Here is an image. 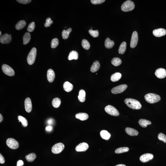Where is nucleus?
<instances>
[{"label": "nucleus", "mask_w": 166, "mask_h": 166, "mask_svg": "<svg viewBox=\"0 0 166 166\" xmlns=\"http://www.w3.org/2000/svg\"><path fill=\"white\" fill-rule=\"evenodd\" d=\"M153 157L154 156L152 154L147 153L141 156L140 158V160L143 163H145L152 159Z\"/></svg>", "instance_id": "nucleus-15"}, {"label": "nucleus", "mask_w": 166, "mask_h": 166, "mask_svg": "<svg viewBox=\"0 0 166 166\" xmlns=\"http://www.w3.org/2000/svg\"><path fill=\"white\" fill-rule=\"evenodd\" d=\"M100 65L99 62L98 61H95L91 67V71L92 73H94L98 71L100 69Z\"/></svg>", "instance_id": "nucleus-19"}, {"label": "nucleus", "mask_w": 166, "mask_h": 166, "mask_svg": "<svg viewBox=\"0 0 166 166\" xmlns=\"http://www.w3.org/2000/svg\"><path fill=\"white\" fill-rule=\"evenodd\" d=\"M36 49L35 47H33L28 54L27 58V61L28 64L29 65H32L34 62L36 55Z\"/></svg>", "instance_id": "nucleus-4"}, {"label": "nucleus", "mask_w": 166, "mask_h": 166, "mask_svg": "<svg viewBox=\"0 0 166 166\" xmlns=\"http://www.w3.org/2000/svg\"><path fill=\"white\" fill-rule=\"evenodd\" d=\"M78 54L77 51H72L69 53L68 59L69 60H77L78 59Z\"/></svg>", "instance_id": "nucleus-23"}, {"label": "nucleus", "mask_w": 166, "mask_h": 166, "mask_svg": "<svg viewBox=\"0 0 166 166\" xmlns=\"http://www.w3.org/2000/svg\"><path fill=\"white\" fill-rule=\"evenodd\" d=\"M36 157V155L34 153H31L25 157L26 159L28 162H32L34 161Z\"/></svg>", "instance_id": "nucleus-32"}, {"label": "nucleus", "mask_w": 166, "mask_h": 166, "mask_svg": "<svg viewBox=\"0 0 166 166\" xmlns=\"http://www.w3.org/2000/svg\"><path fill=\"white\" fill-rule=\"evenodd\" d=\"M105 111L110 115L115 116H117L119 115L118 111L114 106L109 105L105 108Z\"/></svg>", "instance_id": "nucleus-5"}, {"label": "nucleus", "mask_w": 166, "mask_h": 166, "mask_svg": "<svg viewBox=\"0 0 166 166\" xmlns=\"http://www.w3.org/2000/svg\"><path fill=\"white\" fill-rule=\"evenodd\" d=\"M105 0H91V3L94 4H100L105 2Z\"/></svg>", "instance_id": "nucleus-43"}, {"label": "nucleus", "mask_w": 166, "mask_h": 166, "mask_svg": "<svg viewBox=\"0 0 166 166\" xmlns=\"http://www.w3.org/2000/svg\"><path fill=\"white\" fill-rule=\"evenodd\" d=\"M89 33L91 36L94 38H96L98 36L99 32L98 30H90L89 31Z\"/></svg>", "instance_id": "nucleus-39"}, {"label": "nucleus", "mask_w": 166, "mask_h": 166, "mask_svg": "<svg viewBox=\"0 0 166 166\" xmlns=\"http://www.w3.org/2000/svg\"><path fill=\"white\" fill-rule=\"evenodd\" d=\"M24 105L26 111L28 113H30L32 110V105L31 100L29 98L25 99Z\"/></svg>", "instance_id": "nucleus-16"}, {"label": "nucleus", "mask_w": 166, "mask_h": 166, "mask_svg": "<svg viewBox=\"0 0 166 166\" xmlns=\"http://www.w3.org/2000/svg\"><path fill=\"white\" fill-rule=\"evenodd\" d=\"M47 123L50 125L52 124L53 123V120L52 119H49L47 121Z\"/></svg>", "instance_id": "nucleus-48"}, {"label": "nucleus", "mask_w": 166, "mask_h": 166, "mask_svg": "<svg viewBox=\"0 0 166 166\" xmlns=\"http://www.w3.org/2000/svg\"><path fill=\"white\" fill-rule=\"evenodd\" d=\"M135 7V4L132 1L127 0L122 4L121 8L124 12H128L133 10Z\"/></svg>", "instance_id": "nucleus-3"}, {"label": "nucleus", "mask_w": 166, "mask_h": 166, "mask_svg": "<svg viewBox=\"0 0 166 166\" xmlns=\"http://www.w3.org/2000/svg\"><path fill=\"white\" fill-rule=\"evenodd\" d=\"M158 138L160 141H163L165 143H166V135L164 134L160 133L158 134Z\"/></svg>", "instance_id": "nucleus-41"}, {"label": "nucleus", "mask_w": 166, "mask_h": 166, "mask_svg": "<svg viewBox=\"0 0 166 166\" xmlns=\"http://www.w3.org/2000/svg\"><path fill=\"white\" fill-rule=\"evenodd\" d=\"M127 48V43L125 42H123L121 44L120 46L118 52L120 54H123L125 52Z\"/></svg>", "instance_id": "nucleus-29"}, {"label": "nucleus", "mask_w": 166, "mask_h": 166, "mask_svg": "<svg viewBox=\"0 0 166 166\" xmlns=\"http://www.w3.org/2000/svg\"><path fill=\"white\" fill-rule=\"evenodd\" d=\"M78 98V100L81 102H84L86 100V92L84 90H81L79 91Z\"/></svg>", "instance_id": "nucleus-22"}, {"label": "nucleus", "mask_w": 166, "mask_h": 166, "mask_svg": "<svg viewBox=\"0 0 166 166\" xmlns=\"http://www.w3.org/2000/svg\"><path fill=\"white\" fill-rule=\"evenodd\" d=\"M1 34H2V33H1V32H0V35H1Z\"/></svg>", "instance_id": "nucleus-51"}, {"label": "nucleus", "mask_w": 166, "mask_h": 166, "mask_svg": "<svg viewBox=\"0 0 166 166\" xmlns=\"http://www.w3.org/2000/svg\"><path fill=\"white\" fill-rule=\"evenodd\" d=\"M17 1L19 3L25 4L30 3L32 0H17Z\"/></svg>", "instance_id": "nucleus-44"}, {"label": "nucleus", "mask_w": 166, "mask_h": 166, "mask_svg": "<svg viewBox=\"0 0 166 166\" xmlns=\"http://www.w3.org/2000/svg\"><path fill=\"white\" fill-rule=\"evenodd\" d=\"M115 166H126L124 164H118V165H116Z\"/></svg>", "instance_id": "nucleus-50"}, {"label": "nucleus", "mask_w": 166, "mask_h": 166, "mask_svg": "<svg viewBox=\"0 0 166 166\" xmlns=\"http://www.w3.org/2000/svg\"><path fill=\"white\" fill-rule=\"evenodd\" d=\"M71 28H69L66 30H64L63 31L62 35L63 39H67L69 36V33L72 31Z\"/></svg>", "instance_id": "nucleus-30"}, {"label": "nucleus", "mask_w": 166, "mask_h": 166, "mask_svg": "<svg viewBox=\"0 0 166 166\" xmlns=\"http://www.w3.org/2000/svg\"><path fill=\"white\" fill-rule=\"evenodd\" d=\"M153 34L156 37H161L166 34V30L163 28H159L153 31Z\"/></svg>", "instance_id": "nucleus-12"}, {"label": "nucleus", "mask_w": 166, "mask_h": 166, "mask_svg": "<svg viewBox=\"0 0 166 166\" xmlns=\"http://www.w3.org/2000/svg\"><path fill=\"white\" fill-rule=\"evenodd\" d=\"M52 129V127L51 126H47V127H46V130L47 131H49V132L51 131Z\"/></svg>", "instance_id": "nucleus-47"}, {"label": "nucleus", "mask_w": 166, "mask_h": 166, "mask_svg": "<svg viewBox=\"0 0 166 166\" xmlns=\"http://www.w3.org/2000/svg\"><path fill=\"white\" fill-rule=\"evenodd\" d=\"M35 27V25L34 22H32L28 25L27 28L28 31L30 32H33L34 30Z\"/></svg>", "instance_id": "nucleus-40"}, {"label": "nucleus", "mask_w": 166, "mask_h": 166, "mask_svg": "<svg viewBox=\"0 0 166 166\" xmlns=\"http://www.w3.org/2000/svg\"><path fill=\"white\" fill-rule=\"evenodd\" d=\"M53 23V21L51 20V18H47L46 20V22L44 24V26L47 28L50 26L51 24Z\"/></svg>", "instance_id": "nucleus-42"}, {"label": "nucleus", "mask_w": 166, "mask_h": 166, "mask_svg": "<svg viewBox=\"0 0 166 166\" xmlns=\"http://www.w3.org/2000/svg\"><path fill=\"white\" fill-rule=\"evenodd\" d=\"M2 69L3 72L9 76H13L15 74L13 69L11 67L6 64H3L2 66Z\"/></svg>", "instance_id": "nucleus-8"}, {"label": "nucleus", "mask_w": 166, "mask_h": 166, "mask_svg": "<svg viewBox=\"0 0 166 166\" xmlns=\"http://www.w3.org/2000/svg\"><path fill=\"white\" fill-rule=\"evenodd\" d=\"M5 163V160L2 154H0V163L1 164H4Z\"/></svg>", "instance_id": "nucleus-45"}, {"label": "nucleus", "mask_w": 166, "mask_h": 166, "mask_svg": "<svg viewBox=\"0 0 166 166\" xmlns=\"http://www.w3.org/2000/svg\"><path fill=\"white\" fill-rule=\"evenodd\" d=\"M155 75L158 78H163L166 76V70L163 68L157 69L155 72Z\"/></svg>", "instance_id": "nucleus-11"}, {"label": "nucleus", "mask_w": 166, "mask_h": 166, "mask_svg": "<svg viewBox=\"0 0 166 166\" xmlns=\"http://www.w3.org/2000/svg\"><path fill=\"white\" fill-rule=\"evenodd\" d=\"M114 45V41L111 40L108 38H107L105 40V46L106 48L110 49L113 47Z\"/></svg>", "instance_id": "nucleus-24"}, {"label": "nucleus", "mask_w": 166, "mask_h": 166, "mask_svg": "<svg viewBox=\"0 0 166 166\" xmlns=\"http://www.w3.org/2000/svg\"><path fill=\"white\" fill-rule=\"evenodd\" d=\"M61 103V100L59 98H55L52 100V105L54 107L58 108L60 106Z\"/></svg>", "instance_id": "nucleus-33"}, {"label": "nucleus", "mask_w": 166, "mask_h": 166, "mask_svg": "<svg viewBox=\"0 0 166 166\" xmlns=\"http://www.w3.org/2000/svg\"><path fill=\"white\" fill-rule=\"evenodd\" d=\"M24 165V163L23 161L22 160H20L18 161L17 166H22Z\"/></svg>", "instance_id": "nucleus-46"}, {"label": "nucleus", "mask_w": 166, "mask_h": 166, "mask_svg": "<svg viewBox=\"0 0 166 166\" xmlns=\"http://www.w3.org/2000/svg\"><path fill=\"white\" fill-rule=\"evenodd\" d=\"M11 40V35L7 33L2 35L0 38V42L2 44H7L9 43Z\"/></svg>", "instance_id": "nucleus-13"}, {"label": "nucleus", "mask_w": 166, "mask_h": 166, "mask_svg": "<svg viewBox=\"0 0 166 166\" xmlns=\"http://www.w3.org/2000/svg\"><path fill=\"white\" fill-rule=\"evenodd\" d=\"M125 131L127 134L131 136H137L138 134V131L130 127L126 128Z\"/></svg>", "instance_id": "nucleus-18"}, {"label": "nucleus", "mask_w": 166, "mask_h": 166, "mask_svg": "<svg viewBox=\"0 0 166 166\" xmlns=\"http://www.w3.org/2000/svg\"><path fill=\"white\" fill-rule=\"evenodd\" d=\"M18 119L19 121V122H21L23 127H26L28 126V122L26 118L21 116H19Z\"/></svg>", "instance_id": "nucleus-35"}, {"label": "nucleus", "mask_w": 166, "mask_h": 166, "mask_svg": "<svg viewBox=\"0 0 166 166\" xmlns=\"http://www.w3.org/2000/svg\"><path fill=\"white\" fill-rule=\"evenodd\" d=\"M64 145L62 143L55 144L52 147L51 151L54 154H60L62 152L64 148Z\"/></svg>", "instance_id": "nucleus-7"}, {"label": "nucleus", "mask_w": 166, "mask_h": 166, "mask_svg": "<svg viewBox=\"0 0 166 166\" xmlns=\"http://www.w3.org/2000/svg\"><path fill=\"white\" fill-rule=\"evenodd\" d=\"M127 85H120L113 88L111 90L112 93L114 94L122 93L127 89Z\"/></svg>", "instance_id": "nucleus-9"}, {"label": "nucleus", "mask_w": 166, "mask_h": 166, "mask_svg": "<svg viewBox=\"0 0 166 166\" xmlns=\"http://www.w3.org/2000/svg\"><path fill=\"white\" fill-rule=\"evenodd\" d=\"M129 150V148L128 147H120L116 149L115 150V153L116 154H121V153L127 152Z\"/></svg>", "instance_id": "nucleus-36"}, {"label": "nucleus", "mask_w": 166, "mask_h": 166, "mask_svg": "<svg viewBox=\"0 0 166 166\" xmlns=\"http://www.w3.org/2000/svg\"><path fill=\"white\" fill-rule=\"evenodd\" d=\"M82 47L86 50L89 49L90 47L89 42L87 40L84 39L82 41Z\"/></svg>", "instance_id": "nucleus-37"}, {"label": "nucleus", "mask_w": 166, "mask_h": 166, "mask_svg": "<svg viewBox=\"0 0 166 166\" xmlns=\"http://www.w3.org/2000/svg\"><path fill=\"white\" fill-rule=\"evenodd\" d=\"M138 41V35L137 32L134 31L133 33L130 42L131 48H134L137 46Z\"/></svg>", "instance_id": "nucleus-10"}, {"label": "nucleus", "mask_w": 166, "mask_h": 166, "mask_svg": "<svg viewBox=\"0 0 166 166\" xmlns=\"http://www.w3.org/2000/svg\"><path fill=\"white\" fill-rule=\"evenodd\" d=\"M100 136L102 138L105 140H108L110 139L111 135L107 131L102 130L100 133Z\"/></svg>", "instance_id": "nucleus-27"}, {"label": "nucleus", "mask_w": 166, "mask_h": 166, "mask_svg": "<svg viewBox=\"0 0 166 166\" xmlns=\"http://www.w3.org/2000/svg\"><path fill=\"white\" fill-rule=\"evenodd\" d=\"M138 123L141 127L143 128H146L148 125L151 124V122L150 121L145 119H140Z\"/></svg>", "instance_id": "nucleus-26"}, {"label": "nucleus", "mask_w": 166, "mask_h": 166, "mask_svg": "<svg viewBox=\"0 0 166 166\" xmlns=\"http://www.w3.org/2000/svg\"><path fill=\"white\" fill-rule=\"evenodd\" d=\"M122 63V61L121 59L117 57L114 58L111 60V64L116 66H119Z\"/></svg>", "instance_id": "nucleus-31"}, {"label": "nucleus", "mask_w": 166, "mask_h": 166, "mask_svg": "<svg viewBox=\"0 0 166 166\" xmlns=\"http://www.w3.org/2000/svg\"><path fill=\"white\" fill-rule=\"evenodd\" d=\"M145 99L147 102L154 103L160 101L161 98L159 95L153 93H149L145 95Z\"/></svg>", "instance_id": "nucleus-2"}, {"label": "nucleus", "mask_w": 166, "mask_h": 166, "mask_svg": "<svg viewBox=\"0 0 166 166\" xmlns=\"http://www.w3.org/2000/svg\"><path fill=\"white\" fill-rule=\"evenodd\" d=\"M75 117L77 119H79L80 120L85 121L88 119L89 116L86 113H80L76 114Z\"/></svg>", "instance_id": "nucleus-20"}, {"label": "nucleus", "mask_w": 166, "mask_h": 166, "mask_svg": "<svg viewBox=\"0 0 166 166\" xmlns=\"http://www.w3.org/2000/svg\"><path fill=\"white\" fill-rule=\"evenodd\" d=\"M89 145L86 142H83L77 145L75 150L77 152H85L88 149Z\"/></svg>", "instance_id": "nucleus-14"}, {"label": "nucleus", "mask_w": 166, "mask_h": 166, "mask_svg": "<svg viewBox=\"0 0 166 166\" xmlns=\"http://www.w3.org/2000/svg\"><path fill=\"white\" fill-rule=\"evenodd\" d=\"M59 41L57 38H55L53 39L51 42V47L52 48H56L58 45Z\"/></svg>", "instance_id": "nucleus-38"}, {"label": "nucleus", "mask_w": 166, "mask_h": 166, "mask_svg": "<svg viewBox=\"0 0 166 166\" xmlns=\"http://www.w3.org/2000/svg\"><path fill=\"white\" fill-rule=\"evenodd\" d=\"M47 79L50 83L53 82L55 77V74L54 70L52 69H49L47 72Z\"/></svg>", "instance_id": "nucleus-17"}, {"label": "nucleus", "mask_w": 166, "mask_h": 166, "mask_svg": "<svg viewBox=\"0 0 166 166\" xmlns=\"http://www.w3.org/2000/svg\"><path fill=\"white\" fill-rule=\"evenodd\" d=\"M64 89L67 92H70L73 88V85L68 82H65L63 85Z\"/></svg>", "instance_id": "nucleus-21"}, {"label": "nucleus", "mask_w": 166, "mask_h": 166, "mask_svg": "<svg viewBox=\"0 0 166 166\" xmlns=\"http://www.w3.org/2000/svg\"><path fill=\"white\" fill-rule=\"evenodd\" d=\"M122 77V74L120 73L117 72L114 73L111 76V80L113 82H115L119 80Z\"/></svg>", "instance_id": "nucleus-25"}, {"label": "nucleus", "mask_w": 166, "mask_h": 166, "mask_svg": "<svg viewBox=\"0 0 166 166\" xmlns=\"http://www.w3.org/2000/svg\"><path fill=\"white\" fill-rule=\"evenodd\" d=\"M26 25V22L24 20H20L15 25V28L17 30H20L25 27Z\"/></svg>", "instance_id": "nucleus-28"}, {"label": "nucleus", "mask_w": 166, "mask_h": 166, "mask_svg": "<svg viewBox=\"0 0 166 166\" xmlns=\"http://www.w3.org/2000/svg\"><path fill=\"white\" fill-rule=\"evenodd\" d=\"M6 144L10 148L14 150L17 149L19 147V144L16 140L13 138H9L6 141Z\"/></svg>", "instance_id": "nucleus-6"}, {"label": "nucleus", "mask_w": 166, "mask_h": 166, "mask_svg": "<svg viewBox=\"0 0 166 166\" xmlns=\"http://www.w3.org/2000/svg\"><path fill=\"white\" fill-rule=\"evenodd\" d=\"M2 120H3V117H2L1 114H0V122L1 123L2 121Z\"/></svg>", "instance_id": "nucleus-49"}, {"label": "nucleus", "mask_w": 166, "mask_h": 166, "mask_svg": "<svg viewBox=\"0 0 166 166\" xmlns=\"http://www.w3.org/2000/svg\"><path fill=\"white\" fill-rule=\"evenodd\" d=\"M125 103L127 106L135 110H139L141 109V105L137 100L135 99L128 98L125 100Z\"/></svg>", "instance_id": "nucleus-1"}, {"label": "nucleus", "mask_w": 166, "mask_h": 166, "mask_svg": "<svg viewBox=\"0 0 166 166\" xmlns=\"http://www.w3.org/2000/svg\"><path fill=\"white\" fill-rule=\"evenodd\" d=\"M31 35L29 33H26L23 37V44L26 45L28 44L30 41Z\"/></svg>", "instance_id": "nucleus-34"}]
</instances>
